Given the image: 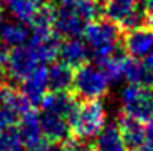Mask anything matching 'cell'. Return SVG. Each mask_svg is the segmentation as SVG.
Here are the masks:
<instances>
[{
  "label": "cell",
  "mask_w": 153,
  "mask_h": 151,
  "mask_svg": "<svg viewBox=\"0 0 153 151\" xmlns=\"http://www.w3.org/2000/svg\"><path fill=\"white\" fill-rule=\"evenodd\" d=\"M82 36L97 61L114 55L117 52L119 43L123 39L119 25L108 21L107 18H97L92 22L86 24Z\"/></svg>",
  "instance_id": "cell-1"
},
{
  "label": "cell",
  "mask_w": 153,
  "mask_h": 151,
  "mask_svg": "<svg viewBox=\"0 0 153 151\" xmlns=\"http://www.w3.org/2000/svg\"><path fill=\"white\" fill-rule=\"evenodd\" d=\"M105 107L101 101H85L70 117L71 135L82 141L95 139L105 127Z\"/></svg>",
  "instance_id": "cell-2"
},
{
  "label": "cell",
  "mask_w": 153,
  "mask_h": 151,
  "mask_svg": "<svg viewBox=\"0 0 153 151\" xmlns=\"http://www.w3.org/2000/svg\"><path fill=\"white\" fill-rule=\"evenodd\" d=\"M110 82L97 65L85 64L79 67L73 79L74 95L83 101H100L108 92Z\"/></svg>",
  "instance_id": "cell-3"
},
{
  "label": "cell",
  "mask_w": 153,
  "mask_h": 151,
  "mask_svg": "<svg viewBox=\"0 0 153 151\" xmlns=\"http://www.w3.org/2000/svg\"><path fill=\"white\" fill-rule=\"evenodd\" d=\"M122 114L141 123L153 122V89L146 86L126 85L119 95Z\"/></svg>",
  "instance_id": "cell-4"
},
{
  "label": "cell",
  "mask_w": 153,
  "mask_h": 151,
  "mask_svg": "<svg viewBox=\"0 0 153 151\" xmlns=\"http://www.w3.org/2000/svg\"><path fill=\"white\" fill-rule=\"evenodd\" d=\"M39 64L40 62L30 45H22L9 49L7 59L3 65V71L10 80L22 82L39 67Z\"/></svg>",
  "instance_id": "cell-5"
},
{
  "label": "cell",
  "mask_w": 153,
  "mask_h": 151,
  "mask_svg": "<svg viewBox=\"0 0 153 151\" xmlns=\"http://www.w3.org/2000/svg\"><path fill=\"white\" fill-rule=\"evenodd\" d=\"M86 22L74 12L67 1H59V7L55 10L53 31L65 39H74L83 34Z\"/></svg>",
  "instance_id": "cell-6"
},
{
  "label": "cell",
  "mask_w": 153,
  "mask_h": 151,
  "mask_svg": "<svg viewBox=\"0 0 153 151\" xmlns=\"http://www.w3.org/2000/svg\"><path fill=\"white\" fill-rule=\"evenodd\" d=\"M28 45L42 65L53 62L59 55V36L53 30H33Z\"/></svg>",
  "instance_id": "cell-7"
},
{
  "label": "cell",
  "mask_w": 153,
  "mask_h": 151,
  "mask_svg": "<svg viewBox=\"0 0 153 151\" xmlns=\"http://www.w3.org/2000/svg\"><path fill=\"white\" fill-rule=\"evenodd\" d=\"M122 43L131 58L144 59L153 50V31L149 27H140L126 31V34L122 39Z\"/></svg>",
  "instance_id": "cell-8"
},
{
  "label": "cell",
  "mask_w": 153,
  "mask_h": 151,
  "mask_svg": "<svg viewBox=\"0 0 153 151\" xmlns=\"http://www.w3.org/2000/svg\"><path fill=\"white\" fill-rule=\"evenodd\" d=\"M48 89V68L43 65H39L27 79L21 82V94L30 102V105L42 104Z\"/></svg>",
  "instance_id": "cell-9"
},
{
  "label": "cell",
  "mask_w": 153,
  "mask_h": 151,
  "mask_svg": "<svg viewBox=\"0 0 153 151\" xmlns=\"http://www.w3.org/2000/svg\"><path fill=\"white\" fill-rule=\"evenodd\" d=\"M40 124H42L43 138L48 142L64 144L67 139H70L71 129H70V123L67 119L43 111V114L40 116Z\"/></svg>",
  "instance_id": "cell-10"
},
{
  "label": "cell",
  "mask_w": 153,
  "mask_h": 151,
  "mask_svg": "<svg viewBox=\"0 0 153 151\" xmlns=\"http://www.w3.org/2000/svg\"><path fill=\"white\" fill-rule=\"evenodd\" d=\"M42 110L46 113H52L56 116H61L67 120L74 114L77 110V101L70 92H49L42 101Z\"/></svg>",
  "instance_id": "cell-11"
},
{
  "label": "cell",
  "mask_w": 153,
  "mask_h": 151,
  "mask_svg": "<svg viewBox=\"0 0 153 151\" xmlns=\"http://www.w3.org/2000/svg\"><path fill=\"white\" fill-rule=\"evenodd\" d=\"M18 130L21 133L24 145L28 147L30 150L42 144L43 132H42V124H40V116L36 114L34 110H28L19 117Z\"/></svg>",
  "instance_id": "cell-12"
},
{
  "label": "cell",
  "mask_w": 153,
  "mask_h": 151,
  "mask_svg": "<svg viewBox=\"0 0 153 151\" xmlns=\"http://www.w3.org/2000/svg\"><path fill=\"white\" fill-rule=\"evenodd\" d=\"M117 127L128 145V148L132 151L144 147L146 142V127L141 122L128 117L125 114H120L117 119Z\"/></svg>",
  "instance_id": "cell-13"
},
{
  "label": "cell",
  "mask_w": 153,
  "mask_h": 151,
  "mask_svg": "<svg viewBox=\"0 0 153 151\" xmlns=\"http://www.w3.org/2000/svg\"><path fill=\"white\" fill-rule=\"evenodd\" d=\"M89 53H91V50L86 46V43L82 42L79 37H74V39H65L61 43L58 56L61 58L62 62H65L71 68H74V67L79 68L86 64Z\"/></svg>",
  "instance_id": "cell-14"
},
{
  "label": "cell",
  "mask_w": 153,
  "mask_h": 151,
  "mask_svg": "<svg viewBox=\"0 0 153 151\" xmlns=\"http://www.w3.org/2000/svg\"><path fill=\"white\" fill-rule=\"evenodd\" d=\"M45 4V0H6L9 13L22 24H33Z\"/></svg>",
  "instance_id": "cell-15"
},
{
  "label": "cell",
  "mask_w": 153,
  "mask_h": 151,
  "mask_svg": "<svg viewBox=\"0 0 153 151\" xmlns=\"http://www.w3.org/2000/svg\"><path fill=\"white\" fill-rule=\"evenodd\" d=\"M94 151H129L119 127L117 123H110L105 124V127L100 132V135L95 138Z\"/></svg>",
  "instance_id": "cell-16"
},
{
  "label": "cell",
  "mask_w": 153,
  "mask_h": 151,
  "mask_svg": "<svg viewBox=\"0 0 153 151\" xmlns=\"http://www.w3.org/2000/svg\"><path fill=\"white\" fill-rule=\"evenodd\" d=\"M74 73L65 62H53L48 68V86L51 92H65L73 86Z\"/></svg>",
  "instance_id": "cell-17"
},
{
  "label": "cell",
  "mask_w": 153,
  "mask_h": 151,
  "mask_svg": "<svg viewBox=\"0 0 153 151\" xmlns=\"http://www.w3.org/2000/svg\"><path fill=\"white\" fill-rule=\"evenodd\" d=\"M123 80L128 82V85L135 86H153V74L147 70L143 61L135 58H126L125 59V70H123Z\"/></svg>",
  "instance_id": "cell-18"
},
{
  "label": "cell",
  "mask_w": 153,
  "mask_h": 151,
  "mask_svg": "<svg viewBox=\"0 0 153 151\" xmlns=\"http://www.w3.org/2000/svg\"><path fill=\"white\" fill-rule=\"evenodd\" d=\"M28 40V30L22 22L7 21L0 28V43L9 49L25 45Z\"/></svg>",
  "instance_id": "cell-19"
},
{
  "label": "cell",
  "mask_w": 153,
  "mask_h": 151,
  "mask_svg": "<svg viewBox=\"0 0 153 151\" xmlns=\"http://www.w3.org/2000/svg\"><path fill=\"white\" fill-rule=\"evenodd\" d=\"M138 3V0H107L102 10L108 21L119 25L123 19H126L140 7Z\"/></svg>",
  "instance_id": "cell-20"
},
{
  "label": "cell",
  "mask_w": 153,
  "mask_h": 151,
  "mask_svg": "<svg viewBox=\"0 0 153 151\" xmlns=\"http://www.w3.org/2000/svg\"><path fill=\"white\" fill-rule=\"evenodd\" d=\"M125 59H126V56L114 53V55L107 56L104 59H100L97 62H98V67L102 70V73L105 74V77L108 79V82L110 83H117V82L123 80Z\"/></svg>",
  "instance_id": "cell-21"
},
{
  "label": "cell",
  "mask_w": 153,
  "mask_h": 151,
  "mask_svg": "<svg viewBox=\"0 0 153 151\" xmlns=\"http://www.w3.org/2000/svg\"><path fill=\"white\" fill-rule=\"evenodd\" d=\"M67 1L74 12L86 22H92L94 19H97L98 13H100V6H98V0H62Z\"/></svg>",
  "instance_id": "cell-22"
},
{
  "label": "cell",
  "mask_w": 153,
  "mask_h": 151,
  "mask_svg": "<svg viewBox=\"0 0 153 151\" xmlns=\"http://www.w3.org/2000/svg\"><path fill=\"white\" fill-rule=\"evenodd\" d=\"M24 141L18 127H9L0 132V151H24Z\"/></svg>",
  "instance_id": "cell-23"
},
{
  "label": "cell",
  "mask_w": 153,
  "mask_h": 151,
  "mask_svg": "<svg viewBox=\"0 0 153 151\" xmlns=\"http://www.w3.org/2000/svg\"><path fill=\"white\" fill-rule=\"evenodd\" d=\"M18 120H19V116L13 110H10L7 105L0 107V132L4 130V129L13 127V124Z\"/></svg>",
  "instance_id": "cell-24"
},
{
  "label": "cell",
  "mask_w": 153,
  "mask_h": 151,
  "mask_svg": "<svg viewBox=\"0 0 153 151\" xmlns=\"http://www.w3.org/2000/svg\"><path fill=\"white\" fill-rule=\"evenodd\" d=\"M61 151H94L92 147L82 139L77 138H70L64 144H61Z\"/></svg>",
  "instance_id": "cell-25"
},
{
  "label": "cell",
  "mask_w": 153,
  "mask_h": 151,
  "mask_svg": "<svg viewBox=\"0 0 153 151\" xmlns=\"http://www.w3.org/2000/svg\"><path fill=\"white\" fill-rule=\"evenodd\" d=\"M12 94H13V89L0 82V107H4L7 104L9 98L12 96Z\"/></svg>",
  "instance_id": "cell-26"
},
{
  "label": "cell",
  "mask_w": 153,
  "mask_h": 151,
  "mask_svg": "<svg viewBox=\"0 0 153 151\" xmlns=\"http://www.w3.org/2000/svg\"><path fill=\"white\" fill-rule=\"evenodd\" d=\"M144 147H147L150 151H153V122H152V123H147V127H146V142H144Z\"/></svg>",
  "instance_id": "cell-27"
},
{
  "label": "cell",
  "mask_w": 153,
  "mask_h": 151,
  "mask_svg": "<svg viewBox=\"0 0 153 151\" xmlns=\"http://www.w3.org/2000/svg\"><path fill=\"white\" fill-rule=\"evenodd\" d=\"M30 151H61V147H56V144L48 142V144H40V145L31 148Z\"/></svg>",
  "instance_id": "cell-28"
},
{
  "label": "cell",
  "mask_w": 153,
  "mask_h": 151,
  "mask_svg": "<svg viewBox=\"0 0 153 151\" xmlns=\"http://www.w3.org/2000/svg\"><path fill=\"white\" fill-rule=\"evenodd\" d=\"M143 62H144V65L147 67V70L153 74V50L147 55V56H146V58H144V61H143Z\"/></svg>",
  "instance_id": "cell-29"
},
{
  "label": "cell",
  "mask_w": 153,
  "mask_h": 151,
  "mask_svg": "<svg viewBox=\"0 0 153 151\" xmlns=\"http://www.w3.org/2000/svg\"><path fill=\"white\" fill-rule=\"evenodd\" d=\"M146 9L149 13H153V0H146Z\"/></svg>",
  "instance_id": "cell-30"
},
{
  "label": "cell",
  "mask_w": 153,
  "mask_h": 151,
  "mask_svg": "<svg viewBox=\"0 0 153 151\" xmlns=\"http://www.w3.org/2000/svg\"><path fill=\"white\" fill-rule=\"evenodd\" d=\"M147 25H149V28L153 31V13H149L147 15V22H146Z\"/></svg>",
  "instance_id": "cell-31"
},
{
  "label": "cell",
  "mask_w": 153,
  "mask_h": 151,
  "mask_svg": "<svg viewBox=\"0 0 153 151\" xmlns=\"http://www.w3.org/2000/svg\"><path fill=\"white\" fill-rule=\"evenodd\" d=\"M3 24H4V22H3V7L0 6V28H1Z\"/></svg>",
  "instance_id": "cell-32"
},
{
  "label": "cell",
  "mask_w": 153,
  "mask_h": 151,
  "mask_svg": "<svg viewBox=\"0 0 153 151\" xmlns=\"http://www.w3.org/2000/svg\"><path fill=\"white\" fill-rule=\"evenodd\" d=\"M135 151H150L147 147H141V148H138V150H135Z\"/></svg>",
  "instance_id": "cell-33"
},
{
  "label": "cell",
  "mask_w": 153,
  "mask_h": 151,
  "mask_svg": "<svg viewBox=\"0 0 153 151\" xmlns=\"http://www.w3.org/2000/svg\"><path fill=\"white\" fill-rule=\"evenodd\" d=\"M98 1H101V0H98ZM104 1H107V0H104Z\"/></svg>",
  "instance_id": "cell-34"
},
{
  "label": "cell",
  "mask_w": 153,
  "mask_h": 151,
  "mask_svg": "<svg viewBox=\"0 0 153 151\" xmlns=\"http://www.w3.org/2000/svg\"><path fill=\"white\" fill-rule=\"evenodd\" d=\"M0 73H1V68H0Z\"/></svg>",
  "instance_id": "cell-35"
},
{
  "label": "cell",
  "mask_w": 153,
  "mask_h": 151,
  "mask_svg": "<svg viewBox=\"0 0 153 151\" xmlns=\"http://www.w3.org/2000/svg\"><path fill=\"white\" fill-rule=\"evenodd\" d=\"M59 1H62V0H59Z\"/></svg>",
  "instance_id": "cell-36"
}]
</instances>
